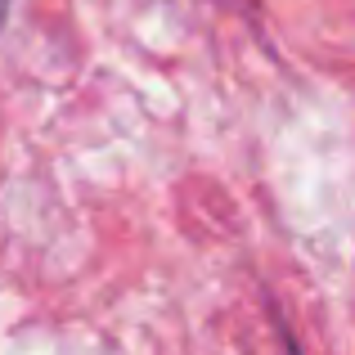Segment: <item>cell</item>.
Returning a JSON list of instances; mask_svg holds the SVG:
<instances>
[{
    "label": "cell",
    "instance_id": "1",
    "mask_svg": "<svg viewBox=\"0 0 355 355\" xmlns=\"http://www.w3.org/2000/svg\"><path fill=\"white\" fill-rule=\"evenodd\" d=\"M5 9H9V0H0V23H5Z\"/></svg>",
    "mask_w": 355,
    "mask_h": 355
}]
</instances>
